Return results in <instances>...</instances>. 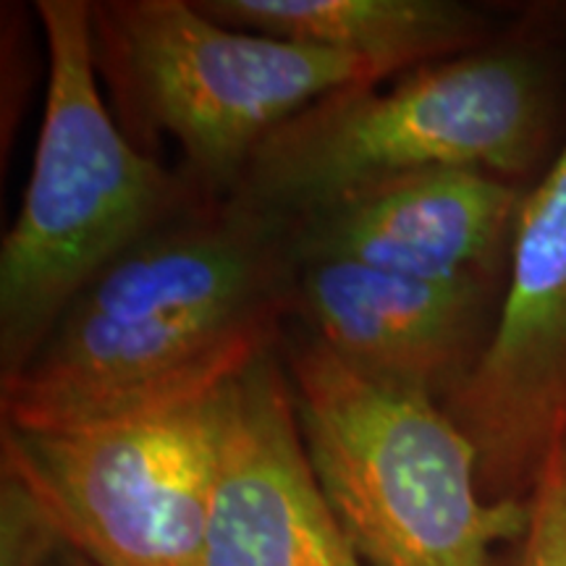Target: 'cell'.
<instances>
[{
    "instance_id": "obj_1",
    "label": "cell",
    "mask_w": 566,
    "mask_h": 566,
    "mask_svg": "<svg viewBox=\"0 0 566 566\" xmlns=\"http://www.w3.org/2000/svg\"><path fill=\"white\" fill-rule=\"evenodd\" d=\"M296 221L202 200L105 268L0 384L3 424L59 430L216 391L281 344Z\"/></svg>"
},
{
    "instance_id": "obj_2",
    "label": "cell",
    "mask_w": 566,
    "mask_h": 566,
    "mask_svg": "<svg viewBox=\"0 0 566 566\" xmlns=\"http://www.w3.org/2000/svg\"><path fill=\"white\" fill-rule=\"evenodd\" d=\"M554 111L546 55L522 42H488L401 74L388 90L357 84L302 108L258 147L229 200L296 221L430 168H475L522 184L546 158Z\"/></svg>"
},
{
    "instance_id": "obj_3",
    "label": "cell",
    "mask_w": 566,
    "mask_h": 566,
    "mask_svg": "<svg viewBox=\"0 0 566 566\" xmlns=\"http://www.w3.org/2000/svg\"><path fill=\"white\" fill-rule=\"evenodd\" d=\"M34 11L48 90L24 202L0 250V384L30 363L95 275L208 200L116 122L92 61V3L38 0Z\"/></svg>"
},
{
    "instance_id": "obj_4",
    "label": "cell",
    "mask_w": 566,
    "mask_h": 566,
    "mask_svg": "<svg viewBox=\"0 0 566 566\" xmlns=\"http://www.w3.org/2000/svg\"><path fill=\"white\" fill-rule=\"evenodd\" d=\"M281 363L317 485L365 566H499L527 501H491L478 451L441 405L363 378L289 323Z\"/></svg>"
},
{
    "instance_id": "obj_5",
    "label": "cell",
    "mask_w": 566,
    "mask_h": 566,
    "mask_svg": "<svg viewBox=\"0 0 566 566\" xmlns=\"http://www.w3.org/2000/svg\"><path fill=\"white\" fill-rule=\"evenodd\" d=\"M92 61L134 145L171 137L205 197L237 189L258 147L321 97L375 84L363 63L237 30L197 0H97Z\"/></svg>"
},
{
    "instance_id": "obj_6",
    "label": "cell",
    "mask_w": 566,
    "mask_h": 566,
    "mask_svg": "<svg viewBox=\"0 0 566 566\" xmlns=\"http://www.w3.org/2000/svg\"><path fill=\"white\" fill-rule=\"evenodd\" d=\"M229 386L76 428L3 424L0 475L92 566H205Z\"/></svg>"
},
{
    "instance_id": "obj_7",
    "label": "cell",
    "mask_w": 566,
    "mask_h": 566,
    "mask_svg": "<svg viewBox=\"0 0 566 566\" xmlns=\"http://www.w3.org/2000/svg\"><path fill=\"white\" fill-rule=\"evenodd\" d=\"M491 501H527L566 436V145L530 189L491 344L443 405Z\"/></svg>"
},
{
    "instance_id": "obj_8",
    "label": "cell",
    "mask_w": 566,
    "mask_h": 566,
    "mask_svg": "<svg viewBox=\"0 0 566 566\" xmlns=\"http://www.w3.org/2000/svg\"><path fill=\"white\" fill-rule=\"evenodd\" d=\"M504 286L315 260L296 279L292 321L363 378L443 407L483 359Z\"/></svg>"
},
{
    "instance_id": "obj_9",
    "label": "cell",
    "mask_w": 566,
    "mask_h": 566,
    "mask_svg": "<svg viewBox=\"0 0 566 566\" xmlns=\"http://www.w3.org/2000/svg\"><path fill=\"white\" fill-rule=\"evenodd\" d=\"M205 566H365L310 467L279 346L229 386Z\"/></svg>"
},
{
    "instance_id": "obj_10",
    "label": "cell",
    "mask_w": 566,
    "mask_h": 566,
    "mask_svg": "<svg viewBox=\"0 0 566 566\" xmlns=\"http://www.w3.org/2000/svg\"><path fill=\"white\" fill-rule=\"evenodd\" d=\"M530 189L475 168H430L296 218L300 260H349L428 281L506 283Z\"/></svg>"
},
{
    "instance_id": "obj_11",
    "label": "cell",
    "mask_w": 566,
    "mask_h": 566,
    "mask_svg": "<svg viewBox=\"0 0 566 566\" xmlns=\"http://www.w3.org/2000/svg\"><path fill=\"white\" fill-rule=\"evenodd\" d=\"M237 30L352 59L373 82L488 45L483 11L457 0H197Z\"/></svg>"
},
{
    "instance_id": "obj_12",
    "label": "cell",
    "mask_w": 566,
    "mask_h": 566,
    "mask_svg": "<svg viewBox=\"0 0 566 566\" xmlns=\"http://www.w3.org/2000/svg\"><path fill=\"white\" fill-rule=\"evenodd\" d=\"M527 512L516 566H566V436L551 451L527 499Z\"/></svg>"
},
{
    "instance_id": "obj_13",
    "label": "cell",
    "mask_w": 566,
    "mask_h": 566,
    "mask_svg": "<svg viewBox=\"0 0 566 566\" xmlns=\"http://www.w3.org/2000/svg\"><path fill=\"white\" fill-rule=\"evenodd\" d=\"M61 548L38 501L17 480L0 475V566H51Z\"/></svg>"
},
{
    "instance_id": "obj_14",
    "label": "cell",
    "mask_w": 566,
    "mask_h": 566,
    "mask_svg": "<svg viewBox=\"0 0 566 566\" xmlns=\"http://www.w3.org/2000/svg\"><path fill=\"white\" fill-rule=\"evenodd\" d=\"M51 566H92V564L84 562V558L80 554H74V551L61 548L59 556H55L51 562Z\"/></svg>"
}]
</instances>
